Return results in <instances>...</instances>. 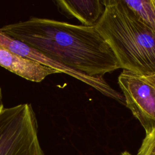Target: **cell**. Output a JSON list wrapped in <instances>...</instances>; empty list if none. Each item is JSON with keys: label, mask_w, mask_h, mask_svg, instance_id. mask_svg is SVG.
Segmentation results:
<instances>
[{"label": "cell", "mask_w": 155, "mask_h": 155, "mask_svg": "<svg viewBox=\"0 0 155 155\" xmlns=\"http://www.w3.org/2000/svg\"><path fill=\"white\" fill-rule=\"evenodd\" d=\"M0 32L87 76L101 77L120 68L111 47L95 26L31 17L5 25Z\"/></svg>", "instance_id": "6da1fadb"}, {"label": "cell", "mask_w": 155, "mask_h": 155, "mask_svg": "<svg viewBox=\"0 0 155 155\" xmlns=\"http://www.w3.org/2000/svg\"><path fill=\"white\" fill-rule=\"evenodd\" d=\"M96 29L115 54L120 68L142 76L155 74V32L123 0L102 1Z\"/></svg>", "instance_id": "7a4b0ae2"}, {"label": "cell", "mask_w": 155, "mask_h": 155, "mask_svg": "<svg viewBox=\"0 0 155 155\" xmlns=\"http://www.w3.org/2000/svg\"><path fill=\"white\" fill-rule=\"evenodd\" d=\"M0 155H44L38 122L29 104L4 108L0 114Z\"/></svg>", "instance_id": "3957f363"}, {"label": "cell", "mask_w": 155, "mask_h": 155, "mask_svg": "<svg viewBox=\"0 0 155 155\" xmlns=\"http://www.w3.org/2000/svg\"><path fill=\"white\" fill-rule=\"evenodd\" d=\"M125 105L144 128L146 135L155 131V87L140 76L123 70L118 77Z\"/></svg>", "instance_id": "277c9868"}, {"label": "cell", "mask_w": 155, "mask_h": 155, "mask_svg": "<svg viewBox=\"0 0 155 155\" xmlns=\"http://www.w3.org/2000/svg\"><path fill=\"white\" fill-rule=\"evenodd\" d=\"M0 45L7 48L12 52L22 58L28 59L41 64L50 67L70 75L99 91L105 96L116 101L121 96L120 93L111 88L101 77H91L70 69L43 55L40 52L26 45L22 42L16 40L0 32Z\"/></svg>", "instance_id": "5b68a950"}, {"label": "cell", "mask_w": 155, "mask_h": 155, "mask_svg": "<svg viewBox=\"0 0 155 155\" xmlns=\"http://www.w3.org/2000/svg\"><path fill=\"white\" fill-rule=\"evenodd\" d=\"M0 66L27 80L40 82L48 76L61 73L39 62L19 56L0 45Z\"/></svg>", "instance_id": "8992f818"}, {"label": "cell", "mask_w": 155, "mask_h": 155, "mask_svg": "<svg viewBox=\"0 0 155 155\" xmlns=\"http://www.w3.org/2000/svg\"><path fill=\"white\" fill-rule=\"evenodd\" d=\"M58 10L68 18H75L82 25L95 26L105 10L102 1H56Z\"/></svg>", "instance_id": "52a82bcc"}, {"label": "cell", "mask_w": 155, "mask_h": 155, "mask_svg": "<svg viewBox=\"0 0 155 155\" xmlns=\"http://www.w3.org/2000/svg\"><path fill=\"white\" fill-rule=\"evenodd\" d=\"M124 3L155 32V4L153 0H123Z\"/></svg>", "instance_id": "ba28073f"}, {"label": "cell", "mask_w": 155, "mask_h": 155, "mask_svg": "<svg viewBox=\"0 0 155 155\" xmlns=\"http://www.w3.org/2000/svg\"><path fill=\"white\" fill-rule=\"evenodd\" d=\"M137 155H155V131L145 136Z\"/></svg>", "instance_id": "9c48e42d"}, {"label": "cell", "mask_w": 155, "mask_h": 155, "mask_svg": "<svg viewBox=\"0 0 155 155\" xmlns=\"http://www.w3.org/2000/svg\"><path fill=\"white\" fill-rule=\"evenodd\" d=\"M140 76L155 87V74L151 75V76Z\"/></svg>", "instance_id": "30bf717a"}, {"label": "cell", "mask_w": 155, "mask_h": 155, "mask_svg": "<svg viewBox=\"0 0 155 155\" xmlns=\"http://www.w3.org/2000/svg\"><path fill=\"white\" fill-rule=\"evenodd\" d=\"M4 104H3V102H2V95L1 94V93L0 92V114L1 113V111H2V110L4 109Z\"/></svg>", "instance_id": "8fae6325"}, {"label": "cell", "mask_w": 155, "mask_h": 155, "mask_svg": "<svg viewBox=\"0 0 155 155\" xmlns=\"http://www.w3.org/2000/svg\"><path fill=\"white\" fill-rule=\"evenodd\" d=\"M120 155H132V154H131V153H130L128 151H124V152L121 153Z\"/></svg>", "instance_id": "7c38bea8"}, {"label": "cell", "mask_w": 155, "mask_h": 155, "mask_svg": "<svg viewBox=\"0 0 155 155\" xmlns=\"http://www.w3.org/2000/svg\"><path fill=\"white\" fill-rule=\"evenodd\" d=\"M153 1H154V4H155V0H153Z\"/></svg>", "instance_id": "4fadbf2b"}]
</instances>
